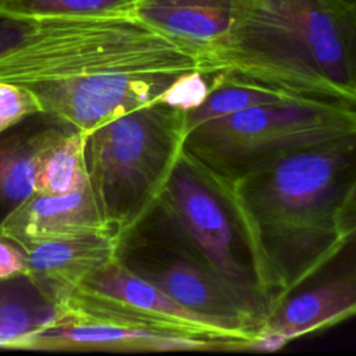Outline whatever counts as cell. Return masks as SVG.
<instances>
[{
    "label": "cell",
    "instance_id": "cell-23",
    "mask_svg": "<svg viewBox=\"0 0 356 356\" xmlns=\"http://www.w3.org/2000/svg\"><path fill=\"white\" fill-rule=\"evenodd\" d=\"M348 1H352V3H356V0H348Z\"/></svg>",
    "mask_w": 356,
    "mask_h": 356
},
{
    "label": "cell",
    "instance_id": "cell-2",
    "mask_svg": "<svg viewBox=\"0 0 356 356\" xmlns=\"http://www.w3.org/2000/svg\"><path fill=\"white\" fill-rule=\"evenodd\" d=\"M214 70L356 107V3L235 0Z\"/></svg>",
    "mask_w": 356,
    "mask_h": 356
},
{
    "label": "cell",
    "instance_id": "cell-3",
    "mask_svg": "<svg viewBox=\"0 0 356 356\" xmlns=\"http://www.w3.org/2000/svg\"><path fill=\"white\" fill-rule=\"evenodd\" d=\"M17 19L15 29L0 47V82L28 86L149 68H186L207 74L195 56L134 17Z\"/></svg>",
    "mask_w": 356,
    "mask_h": 356
},
{
    "label": "cell",
    "instance_id": "cell-16",
    "mask_svg": "<svg viewBox=\"0 0 356 356\" xmlns=\"http://www.w3.org/2000/svg\"><path fill=\"white\" fill-rule=\"evenodd\" d=\"M64 310L28 275L0 281V349H19L39 331L58 324Z\"/></svg>",
    "mask_w": 356,
    "mask_h": 356
},
{
    "label": "cell",
    "instance_id": "cell-9",
    "mask_svg": "<svg viewBox=\"0 0 356 356\" xmlns=\"http://www.w3.org/2000/svg\"><path fill=\"white\" fill-rule=\"evenodd\" d=\"M353 316H356V242H345L328 261L281 299L260 335H274L289 342Z\"/></svg>",
    "mask_w": 356,
    "mask_h": 356
},
{
    "label": "cell",
    "instance_id": "cell-17",
    "mask_svg": "<svg viewBox=\"0 0 356 356\" xmlns=\"http://www.w3.org/2000/svg\"><path fill=\"white\" fill-rule=\"evenodd\" d=\"M298 95L231 74L216 72L202 99L186 110V131L210 120L238 111L292 99Z\"/></svg>",
    "mask_w": 356,
    "mask_h": 356
},
{
    "label": "cell",
    "instance_id": "cell-22",
    "mask_svg": "<svg viewBox=\"0 0 356 356\" xmlns=\"http://www.w3.org/2000/svg\"><path fill=\"white\" fill-rule=\"evenodd\" d=\"M341 231L345 242H356V185L342 210Z\"/></svg>",
    "mask_w": 356,
    "mask_h": 356
},
{
    "label": "cell",
    "instance_id": "cell-4",
    "mask_svg": "<svg viewBox=\"0 0 356 356\" xmlns=\"http://www.w3.org/2000/svg\"><path fill=\"white\" fill-rule=\"evenodd\" d=\"M154 206L263 330L284 291L261 252L234 182L184 149Z\"/></svg>",
    "mask_w": 356,
    "mask_h": 356
},
{
    "label": "cell",
    "instance_id": "cell-14",
    "mask_svg": "<svg viewBox=\"0 0 356 356\" xmlns=\"http://www.w3.org/2000/svg\"><path fill=\"white\" fill-rule=\"evenodd\" d=\"M0 234L19 243L89 234L117 238L90 184L68 193H33L7 218Z\"/></svg>",
    "mask_w": 356,
    "mask_h": 356
},
{
    "label": "cell",
    "instance_id": "cell-7",
    "mask_svg": "<svg viewBox=\"0 0 356 356\" xmlns=\"http://www.w3.org/2000/svg\"><path fill=\"white\" fill-rule=\"evenodd\" d=\"M117 259L174 300L248 343L261 328L220 284L181 231L153 206L117 239Z\"/></svg>",
    "mask_w": 356,
    "mask_h": 356
},
{
    "label": "cell",
    "instance_id": "cell-6",
    "mask_svg": "<svg viewBox=\"0 0 356 356\" xmlns=\"http://www.w3.org/2000/svg\"><path fill=\"white\" fill-rule=\"evenodd\" d=\"M356 129V107L295 96L210 120L186 131L184 149L236 181L291 153Z\"/></svg>",
    "mask_w": 356,
    "mask_h": 356
},
{
    "label": "cell",
    "instance_id": "cell-21",
    "mask_svg": "<svg viewBox=\"0 0 356 356\" xmlns=\"http://www.w3.org/2000/svg\"><path fill=\"white\" fill-rule=\"evenodd\" d=\"M22 274H28L25 249L18 241L0 234V281Z\"/></svg>",
    "mask_w": 356,
    "mask_h": 356
},
{
    "label": "cell",
    "instance_id": "cell-8",
    "mask_svg": "<svg viewBox=\"0 0 356 356\" xmlns=\"http://www.w3.org/2000/svg\"><path fill=\"white\" fill-rule=\"evenodd\" d=\"M199 71L149 68L102 72L71 79L28 85L40 110L88 134L143 106L164 100Z\"/></svg>",
    "mask_w": 356,
    "mask_h": 356
},
{
    "label": "cell",
    "instance_id": "cell-12",
    "mask_svg": "<svg viewBox=\"0 0 356 356\" xmlns=\"http://www.w3.org/2000/svg\"><path fill=\"white\" fill-rule=\"evenodd\" d=\"M235 14V0H146L135 18L195 56L209 74Z\"/></svg>",
    "mask_w": 356,
    "mask_h": 356
},
{
    "label": "cell",
    "instance_id": "cell-18",
    "mask_svg": "<svg viewBox=\"0 0 356 356\" xmlns=\"http://www.w3.org/2000/svg\"><path fill=\"white\" fill-rule=\"evenodd\" d=\"M86 134L75 129L50 146L39 163L35 193H68L89 186Z\"/></svg>",
    "mask_w": 356,
    "mask_h": 356
},
{
    "label": "cell",
    "instance_id": "cell-1",
    "mask_svg": "<svg viewBox=\"0 0 356 356\" xmlns=\"http://www.w3.org/2000/svg\"><path fill=\"white\" fill-rule=\"evenodd\" d=\"M355 185L356 129L234 181L284 296L343 246L341 214Z\"/></svg>",
    "mask_w": 356,
    "mask_h": 356
},
{
    "label": "cell",
    "instance_id": "cell-19",
    "mask_svg": "<svg viewBox=\"0 0 356 356\" xmlns=\"http://www.w3.org/2000/svg\"><path fill=\"white\" fill-rule=\"evenodd\" d=\"M146 0H0V15L31 18L47 15L134 17Z\"/></svg>",
    "mask_w": 356,
    "mask_h": 356
},
{
    "label": "cell",
    "instance_id": "cell-5",
    "mask_svg": "<svg viewBox=\"0 0 356 356\" xmlns=\"http://www.w3.org/2000/svg\"><path fill=\"white\" fill-rule=\"evenodd\" d=\"M185 114L184 106L164 99L86 134L89 184L117 238L157 202L184 150Z\"/></svg>",
    "mask_w": 356,
    "mask_h": 356
},
{
    "label": "cell",
    "instance_id": "cell-15",
    "mask_svg": "<svg viewBox=\"0 0 356 356\" xmlns=\"http://www.w3.org/2000/svg\"><path fill=\"white\" fill-rule=\"evenodd\" d=\"M21 245L26 253L28 275L58 306L117 252V238L90 234Z\"/></svg>",
    "mask_w": 356,
    "mask_h": 356
},
{
    "label": "cell",
    "instance_id": "cell-10",
    "mask_svg": "<svg viewBox=\"0 0 356 356\" xmlns=\"http://www.w3.org/2000/svg\"><path fill=\"white\" fill-rule=\"evenodd\" d=\"M22 350L159 352L229 350V348L221 342L197 338L177 331L63 318L58 324L32 335L24 343Z\"/></svg>",
    "mask_w": 356,
    "mask_h": 356
},
{
    "label": "cell",
    "instance_id": "cell-13",
    "mask_svg": "<svg viewBox=\"0 0 356 356\" xmlns=\"http://www.w3.org/2000/svg\"><path fill=\"white\" fill-rule=\"evenodd\" d=\"M75 129L58 117L38 111L0 132V228L35 193L44 152Z\"/></svg>",
    "mask_w": 356,
    "mask_h": 356
},
{
    "label": "cell",
    "instance_id": "cell-11",
    "mask_svg": "<svg viewBox=\"0 0 356 356\" xmlns=\"http://www.w3.org/2000/svg\"><path fill=\"white\" fill-rule=\"evenodd\" d=\"M78 289L163 320L192 335L225 343L229 350H243L248 345L242 338L182 306L160 288L135 274L117 256L88 275Z\"/></svg>",
    "mask_w": 356,
    "mask_h": 356
},
{
    "label": "cell",
    "instance_id": "cell-20",
    "mask_svg": "<svg viewBox=\"0 0 356 356\" xmlns=\"http://www.w3.org/2000/svg\"><path fill=\"white\" fill-rule=\"evenodd\" d=\"M38 111H42L40 104L28 88L0 82V132Z\"/></svg>",
    "mask_w": 356,
    "mask_h": 356
}]
</instances>
